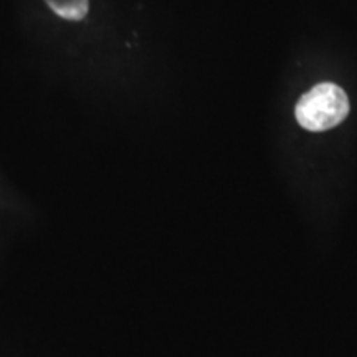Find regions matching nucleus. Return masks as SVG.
Segmentation results:
<instances>
[{
    "label": "nucleus",
    "instance_id": "f257e3e1",
    "mask_svg": "<svg viewBox=\"0 0 357 357\" xmlns=\"http://www.w3.org/2000/svg\"><path fill=\"white\" fill-rule=\"evenodd\" d=\"M349 114V98L334 83H319L305 93L294 108L301 128L311 132H323L336 128Z\"/></svg>",
    "mask_w": 357,
    "mask_h": 357
},
{
    "label": "nucleus",
    "instance_id": "f03ea898",
    "mask_svg": "<svg viewBox=\"0 0 357 357\" xmlns=\"http://www.w3.org/2000/svg\"><path fill=\"white\" fill-rule=\"evenodd\" d=\"M58 17L66 20H83L89 10L88 0H45Z\"/></svg>",
    "mask_w": 357,
    "mask_h": 357
}]
</instances>
